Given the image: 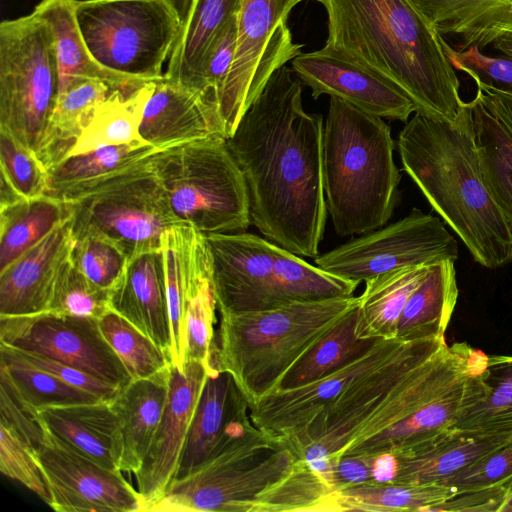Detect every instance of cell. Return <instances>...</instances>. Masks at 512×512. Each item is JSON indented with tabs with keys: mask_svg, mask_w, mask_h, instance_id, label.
<instances>
[{
	"mask_svg": "<svg viewBox=\"0 0 512 512\" xmlns=\"http://www.w3.org/2000/svg\"><path fill=\"white\" fill-rule=\"evenodd\" d=\"M302 92L287 65L276 70L226 143L247 186L251 224L270 242L315 258L328 213L324 122L305 111Z\"/></svg>",
	"mask_w": 512,
	"mask_h": 512,
	"instance_id": "6da1fadb",
	"label": "cell"
},
{
	"mask_svg": "<svg viewBox=\"0 0 512 512\" xmlns=\"http://www.w3.org/2000/svg\"><path fill=\"white\" fill-rule=\"evenodd\" d=\"M397 148L403 170L473 259L495 269L512 261V231L482 175L469 102L454 120L415 112Z\"/></svg>",
	"mask_w": 512,
	"mask_h": 512,
	"instance_id": "7a4b0ae2",
	"label": "cell"
},
{
	"mask_svg": "<svg viewBox=\"0 0 512 512\" xmlns=\"http://www.w3.org/2000/svg\"><path fill=\"white\" fill-rule=\"evenodd\" d=\"M327 46L394 83L416 112L454 120L463 100L444 38L410 0H328Z\"/></svg>",
	"mask_w": 512,
	"mask_h": 512,
	"instance_id": "3957f363",
	"label": "cell"
},
{
	"mask_svg": "<svg viewBox=\"0 0 512 512\" xmlns=\"http://www.w3.org/2000/svg\"><path fill=\"white\" fill-rule=\"evenodd\" d=\"M394 148L384 118L330 97L323 128V183L338 235L358 236L391 218L401 178Z\"/></svg>",
	"mask_w": 512,
	"mask_h": 512,
	"instance_id": "277c9868",
	"label": "cell"
},
{
	"mask_svg": "<svg viewBox=\"0 0 512 512\" xmlns=\"http://www.w3.org/2000/svg\"><path fill=\"white\" fill-rule=\"evenodd\" d=\"M358 303L353 295L221 313L213 367L233 377L250 406L277 390L290 367Z\"/></svg>",
	"mask_w": 512,
	"mask_h": 512,
	"instance_id": "5b68a950",
	"label": "cell"
},
{
	"mask_svg": "<svg viewBox=\"0 0 512 512\" xmlns=\"http://www.w3.org/2000/svg\"><path fill=\"white\" fill-rule=\"evenodd\" d=\"M485 356L466 343H445L395 387L330 463L357 444L370 456L401 453L452 428L468 377L481 370Z\"/></svg>",
	"mask_w": 512,
	"mask_h": 512,
	"instance_id": "8992f818",
	"label": "cell"
},
{
	"mask_svg": "<svg viewBox=\"0 0 512 512\" xmlns=\"http://www.w3.org/2000/svg\"><path fill=\"white\" fill-rule=\"evenodd\" d=\"M301 458L283 440L252 424L182 478L147 512H255L262 496Z\"/></svg>",
	"mask_w": 512,
	"mask_h": 512,
	"instance_id": "52a82bcc",
	"label": "cell"
},
{
	"mask_svg": "<svg viewBox=\"0 0 512 512\" xmlns=\"http://www.w3.org/2000/svg\"><path fill=\"white\" fill-rule=\"evenodd\" d=\"M152 162L182 222L203 234L245 232L251 225L247 186L226 139L171 147Z\"/></svg>",
	"mask_w": 512,
	"mask_h": 512,
	"instance_id": "ba28073f",
	"label": "cell"
},
{
	"mask_svg": "<svg viewBox=\"0 0 512 512\" xmlns=\"http://www.w3.org/2000/svg\"><path fill=\"white\" fill-rule=\"evenodd\" d=\"M75 15L101 67L142 83L164 78L182 27L168 0H76Z\"/></svg>",
	"mask_w": 512,
	"mask_h": 512,
	"instance_id": "9c48e42d",
	"label": "cell"
},
{
	"mask_svg": "<svg viewBox=\"0 0 512 512\" xmlns=\"http://www.w3.org/2000/svg\"><path fill=\"white\" fill-rule=\"evenodd\" d=\"M59 96L49 24L32 12L0 24V129L37 152Z\"/></svg>",
	"mask_w": 512,
	"mask_h": 512,
	"instance_id": "30bf717a",
	"label": "cell"
},
{
	"mask_svg": "<svg viewBox=\"0 0 512 512\" xmlns=\"http://www.w3.org/2000/svg\"><path fill=\"white\" fill-rule=\"evenodd\" d=\"M153 156L97 190L68 202L75 238L105 237L131 258L160 249L163 234L184 224L170 205L153 167Z\"/></svg>",
	"mask_w": 512,
	"mask_h": 512,
	"instance_id": "8fae6325",
	"label": "cell"
},
{
	"mask_svg": "<svg viewBox=\"0 0 512 512\" xmlns=\"http://www.w3.org/2000/svg\"><path fill=\"white\" fill-rule=\"evenodd\" d=\"M445 343V337L404 342L384 365L346 390L299 432L282 440L323 476L332 458L395 387Z\"/></svg>",
	"mask_w": 512,
	"mask_h": 512,
	"instance_id": "7c38bea8",
	"label": "cell"
},
{
	"mask_svg": "<svg viewBox=\"0 0 512 512\" xmlns=\"http://www.w3.org/2000/svg\"><path fill=\"white\" fill-rule=\"evenodd\" d=\"M298 0H240L237 48L219 100L227 138L272 74L301 53L287 25Z\"/></svg>",
	"mask_w": 512,
	"mask_h": 512,
	"instance_id": "4fadbf2b",
	"label": "cell"
},
{
	"mask_svg": "<svg viewBox=\"0 0 512 512\" xmlns=\"http://www.w3.org/2000/svg\"><path fill=\"white\" fill-rule=\"evenodd\" d=\"M458 244L438 217L413 208L389 225L314 258L321 269L357 283L394 269L456 261Z\"/></svg>",
	"mask_w": 512,
	"mask_h": 512,
	"instance_id": "5bb4252c",
	"label": "cell"
},
{
	"mask_svg": "<svg viewBox=\"0 0 512 512\" xmlns=\"http://www.w3.org/2000/svg\"><path fill=\"white\" fill-rule=\"evenodd\" d=\"M0 345L58 360L117 388L132 380L104 338L98 319L53 312L0 317Z\"/></svg>",
	"mask_w": 512,
	"mask_h": 512,
	"instance_id": "9a60e30c",
	"label": "cell"
},
{
	"mask_svg": "<svg viewBox=\"0 0 512 512\" xmlns=\"http://www.w3.org/2000/svg\"><path fill=\"white\" fill-rule=\"evenodd\" d=\"M49 494L58 512H136L145 504L121 471L109 470L46 430L36 450Z\"/></svg>",
	"mask_w": 512,
	"mask_h": 512,
	"instance_id": "2e32d148",
	"label": "cell"
},
{
	"mask_svg": "<svg viewBox=\"0 0 512 512\" xmlns=\"http://www.w3.org/2000/svg\"><path fill=\"white\" fill-rule=\"evenodd\" d=\"M291 62L314 99L337 97L370 114L405 123L416 112L412 100L394 83L327 45L301 52Z\"/></svg>",
	"mask_w": 512,
	"mask_h": 512,
	"instance_id": "e0dca14e",
	"label": "cell"
},
{
	"mask_svg": "<svg viewBox=\"0 0 512 512\" xmlns=\"http://www.w3.org/2000/svg\"><path fill=\"white\" fill-rule=\"evenodd\" d=\"M204 237L219 313L274 308L273 243L246 231Z\"/></svg>",
	"mask_w": 512,
	"mask_h": 512,
	"instance_id": "ac0fdd59",
	"label": "cell"
},
{
	"mask_svg": "<svg viewBox=\"0 0 512 512\" xmlns=\"http://www.w3.org/2000/svg\"><path fill=\"white\" fill-rule=\"evenodd\" d=\"M404 342L384 339L362 358L320 380L263 396L249 406L253 424L272 437H291L346 390L390 360Z\"/></svg>",
	"mask_w": 512,
	"mask_h": 512,
	"instance_id": "d6986e66",
	"label": "cell"
},
{
	"mask_svg": "<svg viewBox=\"0 0 512 512\" xmlns=\"http://www.w3.org/2000/svg\"><path fill=\"white\" fill-rule=\"evenodd\" d=\"M208 372L198 361L170 367L169 391L162 418L141 466L134 473L145 512L175 477Z\"/></svg>",
	"mask_w": 512,
	"mask_h": 512,
	"instance_id": "ffe728a7",
	"label": "cell"
},
{
	"mask_svg": "<svg viewBox=\"0 0 512 512\" xmlns=\"http://www.w3.org/2000/svg\"><path fill=\"white\" fill-rule=\"evenodd\" d=\"M74 243L71 217L0 271V317L49 312Z\"/></svg>",
	"mask_w": 512,
	"mask_h": 512,
	"instance_id": "44dd1931",
	"label": "cell"
},
{
	"mask_svg": "<svg viewBox=\"0 0 512 512\" xmlns=\"http://www.w3.org/2000/svg\"><path fill=\"white\" fill-rule=\"evenodd\" d=\"M140 135L159 150L210 138L227 139L218 106L211 98L165 78L153 82Z\"/></svg>",
	"mask_w": 512,
	"mask_h": 512,
	"instance_id": "7402d4cb",
	"label": "cell"
},
{
	"mask_svg": "<svg viewBox=\"0 0 512 512\" xmlns=\"http://www.w3.org/2000/svg\"><path fill=\"white\" fill-rule=\"evenodd\" d=\"M252 424L247 400L233 377L217 369L209 372L174 479L187 475Z\"/></svg>",
	"mask_w": 512,
	"mask_h": 512,
	"instance_id": "603a6c76",
	"label": "cell"
},
{
	"mask_svg": "<svg viewBox=\"0 0 512 512\" xmlns=\"http://www.w3.org/2000/svg\"><path fill=\"white\" fill-rule=\"evenodd\" d=\"M109 307L151 338L171 360V330L160 249L129 258L123 275L109 291Z\"/></svg>",
	"mask_w": 512,
	"mask_h": 512,
	"instance_id": "cb8c5ba5",
	"label": "cell"
},
{
	"mask_svg": "<svg viewBox=\"0 0 512 512\" xmlns=\"http://www.w3.org/2000/svg\"><path fill=\"white\" fill-rule=\"evenodd\" d=\"M511 440L510 434H480L450 428L426 444L394 455L396 471L391 482L443 484L466 466Z\"/></svg>",
	"mask_w": 512,
	"mask_h": 512,
	"instance_id": "d4e9b609",
	"label": "cell"
},
{
	"mask_svg": "<svg viewBox=\"0 0 512 512\" xmlns=\"http://www.w3.org/2000/svg\"><path fill=\"white\" fill-rule=\"evenodd\" d=\"M38 415L50 434L101 466L120 471V427L109 401L50 407Z\"/></svg>",
	"mask_w": 512,
	"mask_h": 512,
	"instance_id": "484cf974",
	"label": "cell"
},
{
	"mask_svg": "<svg viewBox=\"0 0 512 512\" xmlns=\"http://www.w3.org/2000/svg\"><path fill=\"white\" fill-rule=\"evenodd\" d=\"M216 299L209 249L204 234L191 227L183 310V357L214 370ZM208 372V373H209Z\"/></svg>",
	"mask_w": 512,
	"mask_h": 512,
	"instance_id": "4316f807",
	"label": "cell"
},
{
	"mask_svg": "<svg viewBox=\"0 0 512 512\" xmlns=\"http://www.w3.org/2000/svg\"><path fill=\"white\" fill-rule=\"evenodd\" d=\"M169 375L170 368L149 378L132 379L109 401L120 427L121 472L135 473L149 450L166 406Z\"/></svg>",
	"mask_w": 512,
	"mask_h": 512,
	"instance_id": "83f0119b",
	"label": "cell"
},
{
	"mask_svg": "<svg viewBox=\"0 0 512 512\" xmlns=\"http://www.w3.org/2000/svg\"><path fill=\"white\" fill-rule=\"evenodd\" d=\"M239 5L240 0H191L164 78L206 95L203 75L208 54Z\"/></svg>",
	"mask_w": 512,
	"mask_h": 512,
	"instance_id": "f1b7e54d",
	"label": "cell"
},
{
	"mask_svg": "<svg viewBox=\"0 0 512 512\" xmlns=\"http://www.w3.org/2000/svg\"><path fill=\"white\" fill-rule=\"evenodd\" d=\"M76 0H41L33 12L44 19L54 35L59 66V95L84 83L101 81L113 90H135L146 83L101 67L91 56L81 35Z\"/></svg>",
	"mask_w": 512,
	"mask_h": 512,
	"instance_id": "f546056e",
	"label": "cell"
},
{
	"mask_svg": "<svg viewBox=\"0 0 512 512\" xmlns=\"http://www.w3.org/2000/svg\"><path fill=\"white\" fill-rule=\"evenodd\" d=\"M453 428L512 435V356H486L470 374Z\"/></svg>",
	"mask_w": 512,
	"mask_h": 512,
	"instance_id": "4dcf8cb0",
	"label": "cell"
},
{
	"mask_svg": "<svg viewBox=\"0 0 512 512\" xmlns=\"http://www.w3.org/2000/svg\"><path fill=\"white\" fill-rule=\"evenodd\" d=\"M162 150L152 145H112L62 160L49 172L47 194L72 202L106 185Z\"/></svg>",
	"mask_w": 512,
	"mask_h": 512,
	"instance_id": "1f68e13d",
	"label": "cell"
},
{
	"mask_svg": "<svg viewBox=\"0 0 512 512\" xmlns=\"http://www.w3.org/2000/svg\"><path fill=\"white\" fill-rule=\"evenodd\" d=\"M439 34L457 39L456 50H480L512 25L508 0H410Z\"/></svg>",
	"mask_w": 512,
	"mask_h": 512,
	"instance_id": "d6a6232c",
	"label": "cell"
},
{
	"mask_svg": "<svg viewBox=\"0 0 512 512\" xmlns=\"http://www.w3.org/2000/svg\"><path fill=\"white\" fill-rule=\"evenodd\" d=\"M359 322L358 303L290 367L282 377L277 390L294 389L320 380L362 358L384 340L361 337Z\"/></svg>",
	"mask_w": 512,
	"mask_h": 512,
	"instance_id": "836d02e7",
	"label": "cell"
},
{
	"mask_svg": "<svg viewBox=\"0 0 512 512\" xmlns=\"http://www.w3.org/2000/svg\"><path fill=\"white\" fill-rule=\"evenodd\" d=\"M457 299L455 261L430 265L401 313L396 338L406 342L444 337Z\"/></svg>",
	"mask_w": 512,
	"mask_h": 512,
	"instance_id": "e575fe53",
	"label": "cell"
},
{
	"mask_svg": "<svg viewBox=\"0 0 512 512\" xmlns=\"http://www.w3.org/2000/svg\"><path fill=\"white\" fill-rule=\"evenodd\" d=\"M152 89L149 82L135 90L112 91L95 108L69 156L112 145H149L140 135V124Z\"/></svg>",
	"mask_w": 512,
	"mask_h": 512,
	"instance_id": "d590c367",
	"label": "cell"
},
{
	"mask_svg": "<svg viewBox=\"0 0 512 512\" xmlns=\"http://www.w3.org/2000/svg\"><path fill=\"white\" fill-rule=\"evenodd\" d=\"M432 265V264H431ZM430 265L391 270L365 281L359 296V335L396 338L401 313L413 291L425 278Z\"/></svg>",
	"mask_w": 512,
	"mask_h": 512,
	"instance_id": "8d00e7d4",
	"label": "cell"
},
{
	"mask_svg": "<svg viewBox=\"0 0 512 512\" xmlns=\"http://www.w3.org/2000/svg\"><path fill=\"white\" fill-rule=\"evenodd\" d=\"M70 217L69 203L48 194L0 207V271Z\"/></svg>",
	"mask_w": 512,
	"mask_h": 512,
	"instance_id": "74e56055",
	"label": "cell"
},
{
	"mask_svg": "<svg viewBox=\"0 0 512 512\" xmlns=\"http://www.w3.org/2000/svg\"><path fill=\"white\" fill-rule=\"evenodd\" d=\"M112 91L104 82L91 80L58 96L36 152L48 172L69 156L95 108Z\"/></svg>",
	"mask_w": 512,
	"mask_h": 512,
	"instance_id": "f35d334b",
	"label": "cell"
},
{
	"mask_svg": "<svg viewBox=\"0 0 512 512\" xmlns=\"http://www.w3.org/2000/svg\"><path fill=\"white\" fill-rule=\"evenodd\" d=\"M469 104L485 184L512 231V135L477 95Z\"/></svg>",
	"mask_w": 512,
	"mask_h": 512,
	"instance_id": "ab89813d",
	"label": "cell"
},
{
	"mask_svg": "<svg viewBox=\"0 0 512 512\" xmlns=\"http://www.w3.org/2000/svg\"><path fill=\"white\" fill-rule=\"evenodd\" d=\"M445 484L363 482L336 490L338 511H426L455 496Z\"/></svg>",
	"mask_w": 512,
	"mask_h": 512,
	"instance_id": "60d3db41",
	"label": "cell"
},
{
	"mask_svg": "<svg viewBox=\"0 0 512 512\" xmlns=\"http://www.w3.org/2000/svg\"><path fill=\"white\" fill-rule=\"evenodd\" d=\"M360 283L335 276L273 243L275 307L294 301L353 296Z\"/></svg>",
	"mask_w": 512,
	"mask_h": 512,
	"instance_id": "b9f144b4",
	"label": "cell"
},
{
	"mask_svg": "<svg viewBox=\"0 0 512 512\" xmlns=\"http://www.w3.org/2000/svg\"><path fill=\"white\" fill-rule=\"evenodd\" d=\"M0 374L8 379L21 399L36 411L102 400L25 362L4 346H0Z\"/></svg>",
	"mask_w": 512,
	"mask_h": 512,
	"instance_id": "7bdbcfd3",
	"label": "cell"
},
{
	"mask_svg": "<svg viewBox=\"0 0 512 512\" xmlns=\"http://www.w3.org/2000/svg\"><path fill=\"white\" fill-rule=\"evenodd\" d=\"M336 491L306 460L258 502L255 512L338 511Z\"/></svg>",
	"mask_w": 512,
	"mask_h": 512,
	"instance_id": "ee69618b",
	"label": "cell"
},
{
	"mask_svg": "<svg viewBox=\"0 0 512 512\" xmlns=\"http://www.w3.org/2000/svg\"><path fill=\"white\" fill-rule=\"evenodd\" d=\"M98 322L104 338L122 361L131 379L152 377L172 365L165 351L113 310L107 311Z\"/></svg>",
	"mask_w": 512,
	"mask_h": 512,
	"instance_id": "f6af8a7d",
	"label": "cell"
},
{
	"mask_svg": "<svg viewBox=\"0 0 512 512\" xmlns=\"http://www.w3.org/2000/svg\"><path fill=\"white\" fill-rule=\"evenodd\" d=\"M191 227L185 223L171 227L163 234L160 244L171 330V362L178 367L184 365L183 310Z\"/></svg>",
	"mask_w": 512,
	"mask_h": 512,
	"instance_id": "bcb514c9",
	"label": "cell"
},
{
	"mask_svg": "<svg viewBox=\"0 0 512 512\" xmlns=\"http://www.w3.org/2000/svg\"><path fill=\"white\" fill-rule=\"evenodd\" d=\"M0 180L21 198L42 196L49 189V172L36 153L3 129H0Z\"/></svg>",
	"mask_w": 512,
	"mask_h": 512,
	"instance_id": "7dc6e473",
	"label": "cell"
},
{
	"mask_svg": "<svg viewBox=\"0 0 512 512\" xmlns=\"http://www.w3.org/2000/svg\"><path fill=\"white\" fill-rule=\"evenodd\" d=\"M70 259L92 283L109 292L123 275L129 256L105 237L83 235L74 237Z\"/></svg>",
	"mask_w": 512,
	"mask_h": 512,
	"instance_id": "c3c4849f",
	"label": "cell"
},
{
	"mask_svg": "<svg viewBox=\"0 0 512 512\" xmlns=\"http://www.w3.org/2000/svg\"><path fill=\"white\" fill-rule=\"evenodd\" d=\"M109 310V292L92 283L70 259L59 277L49 312L99 319Z\"/></svg>",
	"mask_w": 512,
	"mask_h": 512,
	"instance_id": "681fc988",
	"label": "cell"
},
{
	"mask_svg": "<svg viewBox=\"0 0 512 512\" xmlns=\"http://www.w3.org/2000/svg\"><path fill=\"white\" fill-rule=\"evenodd\" d=\"M0 471L30 491L47 505L50 503L48 486L36 451L12 428L0 422Z\"/></svg>",
	"mask_w": 512,
	"mask_h": 512,
	"instance_id": "f907efd6",
	"label": "cell"
},
{
	"mask_svg": "<svg viewBox=\"0 0 512 512\" xmlns=\"http://www.w3.org/2000/svg\"><path fill=\"white\" fill-rule=\"evenodd\" d=\"M512 480V440L466 466L443 484L457 494L505 485Z\"/></svg>",
	"mask_w": 512,
	"mask_h": 512,
	"instance_id": "816d5d0a",
	"label": "cell"
},
{
	"mask_svg": "<svg viewBox=\"0 0 512 512\" xmlns=\"http://www.w3.org/2000/svg\"><path fill=\"white\" fill-rule=\"evenodd\" d=\"M443 44L456 70L466 73L474 81L512 92V59L486 55L476 46L458 51L445 40Z\"/></svg>",
	"mask_w": 512,
	"mask_h": 512,
	"instance_id": "f5cc1de1",
	"label": "cell"
},
{
	"mask_svg": "<svg viewBox=\"0 0 512 512\" xmlns=\"http://www.w3.org/2000/svg\"><path fill=\"white\" fill-rule=\"evenodd\" d=\"M237 48V14L223 27L208 54L204 75V93L218 106L231 71Z\"/></svg>",
	"mask_w": 512,
	"mask_h": 512,
	"instance_id": "db71d44e",
	"label": "cell"
},
{
	"mask_svg": "<svg viewBox=\"0 0 512 512\" xmlns=\"http://www.w3.org/2000/svg\"><path fill=\"white\" fill-rule=\"evenodd\" d=\"M0 422L12 428L35 451L46 434L38 411L21 399L3 374H0Z\"/></svg>",
	"mask_w": 512,
	"mask_h": 512,
	"instance_id": "11a10c76",
	"label": "cell"
},
{
	"mask_svg": "<svg viewBox=\"0 0 512 512\" xmlns=\"http://www.w3.org/2000/svg\"><path fill=\"white\" fill-rule=\"evenodd\" d=\"M6 347L14 355L24 360L25 362L47 371L71 386L87 391L102 400L110 401L114 398L120 388H117L93 375L80 370L74 366L65 364L58 360L36 354L33 352L15 349L6 345Z\"/></svg>",
	"mask_w": 512,
	"mask_h": 512,
	"instance_id": "9f6ffc18",
	"label": "cell"
},
{
	"mask_svg": "<svg viewBox=\"0 0 512 512\" xmlns=\"http://www.w3.org/2000/svg\"><path fill=\"white\" fill-rule=\"evenodd\" d=\"M505 485L456 494L432 509L433 512H500ZM431 511V512H432Z\"/></svg>",
	"mask_w": 512,
	"mask_h": 512,
	"instance_id": "6f0895ef",
	"label": "cell"
},
{
	"mask_svg": "<svg viewBox=\"0 0 512 512\" xmlns=\"http://www.w3.org/2000/svg\"><path fill=\"white\" fill-rule=\"evenodd\" d=\"M477 86L476 95L486 109L507 128L512 135V92L474 81Z\"/></svg>",
	"mask_w": 512,
	"mask_h": 512,
	"instance_id": "680465c9",
	"label": "cell"
},
{
	"mask_svg": "<svg viewBox=\"0 0 512 512\" xmlns=\"http://www.w3.org/2000/svg\"><path fill=\"white\" fill-rule=\"evenodd\" d=\"M493 47L504 57L512 59V25L494 41Z\"/></svg>",
	"mask_w": 512,
	"mask_h": 512,
	"instance_id": "91938a15",
	"label": "cell"
},
{
	"mask_svg": "<svg viewBox=\"0 0 512 512\" xmlns=\"http://www.w3.org/2000/svg\"><path fill=\"white\" fill-rule=\"evenodd\" d=\"M175 10L177 11L179 17L181 18V21L183 23L184 18L187 14V11L189 9V5L191 0H168Z\"/></svg>",
	"mask_w": 512,
	"mask_h": 512,
	"instance_id": "94428289",
	"label": "cell"
},
{
	"mask_svg": "<svg viewBox=\"0 0 512 512\" xmlns=\"http://www.w3.org/2000/svg\"><path fill=\"white\" fill-rule=\"evenodd\" d=\"M506 492L500 512H512V480L505 484Z\"/></svg>",
	"mask_w": 512,
	"mask_h": 512,
	"instance_id": "6125c7cd",
	"label": "cell"
},
{
	"mask_svg": "<svg viewBox=\"0 0 512 512\" xmlns=\"http://www.w3.org/2000/svg\"><path fill=\"white\" fill-rule=\"evenodd\" d=\"M301 1H304V0H298V2H301ZM314 1L321 3L323 6L328 2V0H314Z\"/></svg>",
	"mask_w": 512,
	"mask_h": 512,
	"instance_id": "be15d7a7",
	"label": "cell"
},
{
	"mask_svg": "<svg viewBox=\"0 0 512 512\" xmlns=\"http://www.w3.org/2000/svg\"><path fill=\"white\" fill-rule=\"evenodd\" d=\"M512 4V0H508Z\"/></svg>",
	"mask_w": 512,
	"mask_h": 512,
	"instance_id": "e7e4bbea",
	"label": "cell"
}]
</instances>
